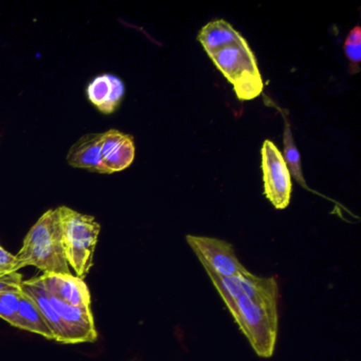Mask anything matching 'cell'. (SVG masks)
<instances>
[{
  "label": "cell",
  "instance_id": "2",
  "mask_svg": "<svg viewBox=\"0 0 361 361\" xmlns=\"http://www.w3.org/2000/svg\"><path fill=\"white\" fill-rule=\"evenodd\" d=\"M16 257L20 269L33 266L44 274H73L63 246L58 209L42 215L27 233Z\"/></svg>",
  "mask_w": 361,
  "mask_h": 361
},
{
  "label": "cell",
  "instance_id": "6",
  "mask_svg": "<svg viewBox=\"0 0 361 361\" xmlns=\"http://www.w3.org/2000/svg\"><path fill=\"white\" fill-rule=\"evenodd\" d=\"M187 242L204 269L221 276H235L249 272L236 257L233 246L226 240L208 236L187 235Z\"/></svg>",
  "mask_w": 361,
  "mask_h": 361
},
{
  "label": "cell",
  "instance_id": "9",
  "mask_svg": "<svg viewBox=\"0 0 361 361\" xmlns=\"http://www.w3.org/2000/svg\"><path fill=\"white\" fill-rule=\"evenodd\" d=\"M20 288H22L23 293L28 295L33 300V302L37 304L44 320L47 323L48 327L51 331L54 341L63 344H77L71 329L63 322L62 319L50 303L49 298H48L45 289H44L39 278H32L28 281H23Z\"/></svg>",
  "mask_w": 361,
  "mask_h": 361
},
{
  "label": "cell",
  "instance_id": "19",
  "mask_svg": "<svg viewBox=\"0 0 361 361\" xmlns=\"http://www.w3.org/2000/svg\"><path fill=\"white\" fill-rule=\"evenodd\" d=\"M20 269L16 255L0 246V272H18Z\"/></svg>",
  "mask_w": 361,
  "mask_h": 361
},
{
  "label": "cell",
  "instance_id": "1",
  "mask_svg": "<svg viewBox=\"0 0 361 361\" xmlns=\"http://www.w3.org/2000/svg\"><path fill=\"white\" fill-rule=\"evenodd\" d=\"M279 295L240 298L225 304L257 356L270 358L278 337Z\"/></svg>",
  "mask_w": 361,
  "mask_h": 361
},
{
  "label": "cell",
  "instance_id": "10",
  "mask_svg": "<svg viewBox=\"0 0 361 361\" xmlns=\"http://www.w3.org/2000/svg\"><path fill=\"white\" fill-rule=\"evenodd\" d=\"M103 164L107 174L126 170L135 159L134 138L117 130L103 133L101 139Z\"/></svg>",
  "mask_w": 361,
  "mask_h": 361
},
{
  "label": "cell",
  "instance_id": "4",
  "mask_svg": "<svg viewBox=\"0 0 361 361\" xmlns=\"http://www.w3.org/2000/svg\"><path fill=\"white\" fill-rule=\"evenodd\" d=\"M216 68L233 86L240 101H251L261 96L264 82L257 59L246 39L224 48L210 56Z\"/></svg>",
  "mask_w": 361,
  "mask_h": 361
},
{
  "label": "cell",
  "instance_id": "17",
  "mask_svg": "<svg viewBox=\"0 0 361 361\" xmlns=\"http://www.w3.org/2000/svg\"><path fill=\"white\" fill-rule=\"evenodd\" d=\"M344 54L350 62V73L352 75L360 71L361 61V28L356 26L348 33L345 42H344Z\"/></svg>",
  "mask_w": 361,
  "mask_h": 361
},
{
  "label": "cell",
  "instance_id": "7",
  "mask_svg": "<svg viewBox=\"0 0 361 361\" xmlns=\"http://www.w3.org/2000/svg\"><path fill=\"white\" fill-rule=\"evenodd\" d=\"M206 271L225 304L240 298L279 295L276 276L259 278L250 271L240 276H221L210 270Z\"/></svg>",
  "mask_w": 361,
  "mask_h": 361
},
{
  "label": "cell",
  "instance_id": "12",
  "mask_svg": "<svg viewBox=\"0 0 361 361\" xmlns=\"http://www.w3.org/2000/svg\"><path fill=\"white\" fill-rule=\"evenodd\" d=\"M86 92L90 102L101 113L109 115L119 107L126 94V86L123 81L117 75L104 73L94 78L88 84Z\"/></svg>",
  "mask_w": 361,
  "mask_h": 361
},
{
  "label": "cell",
  "instance_id": "3",
  "mask_svg": "<svg viewBox=\"0 0 361 361\" xmlns=\"http://www.w3.org/2000/svg\"><path fill=\"white\" fill-rule=\"evenodd\" d=\"M63 246L69 267L84 280L94 264V255L101 226L94 217L82 214L68 207H59Z\"/></svg>",
  "mask_w": 361,
  "mask_h": 361
},
{
  "label": "cell",
  "instance_id": "20",
  "mask_svg": "<svg viewBox=\"0 0 361 361\" xmlns=\"http://www.w3.org/2000/svg\"><path fill=\"white\" fill-rule=\"evenodd\" d=\"M0 318L7 321V322L10 323L12 326L18 327V329H24L22 321L18 318V314H16V312H12L10 308H8L5 304L1 303V301H0Z\"/></svg>",
  "mask_w": 361,
  "mask_h": 361
},
{
  "label": "cell",
  "instance_id": "18",
  "mask_svg": "<svg viewBox=\"0 0 361 361\" xmlns=\"http://www.w3.org/2000/svg\"><path fill=\"white\" fill-rule=\"evenodd\" d=\"M23 276L18 272H0V295L22 291Z\"/></svg>",
  "mask_w": 361,
  "mask_h": 361
},
{
  "label": "cell",
  "instance_id": "11",
  "mask_svg": "<svg viewBox=\"0 0 361 361\" xmlns=\"http://www.w3.org/2000/svg\"><path fill=\"white\" fill-rule=\"evenodd\" d=\"M48 298L63 322L71 329L77 343L96 341L98 333L90 307L69 305L51 295H48Z\"/></svg>",
  "mask_w": 361,
  "mask_h": 361
},
{
  "label": "cell",
  "instance_id": "8",
  "mask_svg": "<svg viewBox=\"0 0 361 361\" xmlns=\"http://www.w3.org/2000/svg\"><path fill=\"white\" fill-rule=\"evenodd\" d=\"M48 295L69 305L90 307L92 297L84 280L73 274H44L39 276Z\"/></svg>",
  "mask_w": 361,
  "mask_h": 361
},
{
  "label": "cell",
  "instance_id": "21",
  "mask_svg": "<svg viewBox=\"0 0 361 361\" xmlns=\"http://www.w3.org/2000/svg\"><path fill=\"white\" fill-rule=\"evenodd\" d=\"M20 293H6L0 295L1 303L5 304L8 308H10L16 314H18V306H20Z\"/></svg>",
  "mask_w": 361,
  "mask_h": 361
},
{
  "label": "cell",
  "instance_id": "13",
  "mask_svg": "<svg viewBox=\"0 0 361 361\" xmlns=\"http://www.w3.org/2000/svg\"><path fill=\"white\" fill-rule=\"evenodd\" d=\"M101 139L102 134H88L79 139L69 149L67 155L68 164L73 168L107 174L103 164Z\"/></svg>",
  "mask_w": 361,
  "mask_h": 361
},
{
  "label": "cell",
  "instance_id": "15",
  "mask_svg": "<svg viewBox=\"0 0 361 361\" xmlns=\"http://www.w3.org/2000/svg\"><path fill=\"white\" fill-rule=\"evenodd\" d=\"M18 318L22 321L25 331L43 336L47 339L54 340L51 331L44 320L41 312L33 300L25 293H20V306L18 310Z\"/></svg>",
  "mask_w": 361,
  "mask_h": 361
},
{
  "label": "cell",
  "instance_id": "16",
  "mask_svg": "<svg viewBox=\"0 0 361 361\" xmlns=\"http://www.w3.org/2000/svg\"><path fill=\"white\" fill-rule=\"evenodd\" d=\"M285 128H284V154H282L284 158L285 164L288 168L290 176L295 178V180L299 183L304 189L310 190L304 178L303 171L301 166V156H300L299 149L295 145V138H293V132L290 130L288 120L284 117Z\"/></svg>",
  "mask_w": 361,
  "mask_h": 361
},
{
  "label": "cell",
  "instance_id": "14",
  "mask_svg": "<svg viewBox=\"0 0 361 361\" xmlns=\"http://www.w3.org/2000/svg\"><path fill=\"white\" fill-rule=\"evenodd\" d=\"M243 39L244 37L225 20H215L208 23L202 27L197 35L198 42L202 44L209 58L224 48L238 43Z\"/></svg>",
  "mask_w": 361,
  "mask_h": 361
},
{
  "label": "cell",
  "instance_id": "5",
  "mask_svg": "<svg viewBox=\"0 0 361 361\" xmlns=\"http://www.w3.org/2000/svg\"><path fill=\"white\" fill-rule=\"evenodd\" d=\"M264 193L272 206L283 210L290 202L291 176L280 149L272 141L265 140L262 147Z\"/></svg>",
  "mask_w": 361,
  "mask_h": 361
}]
</instances>
